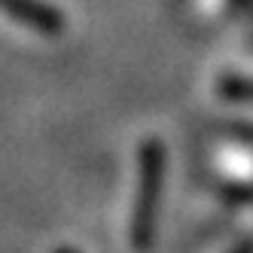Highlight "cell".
Segmentation results:
<instances>
[{
	"instance_id": "1",
	"label": "cell",
	"mask_w": 253,
	"mask_h": 253,
	"mask_svg": "<svg viewBox=\"0 0 253 253\" xmlns=\"http://www.w3.org/2000/svg\"><path fill=\"white\" fill-rule=\"evenodd\" d=\"M0 12L12 15V19H19L22 25L28 28H37V31H58L61 28V19L49 6L37 3V0H0Z\"/></svg>"
}]
</instances>
